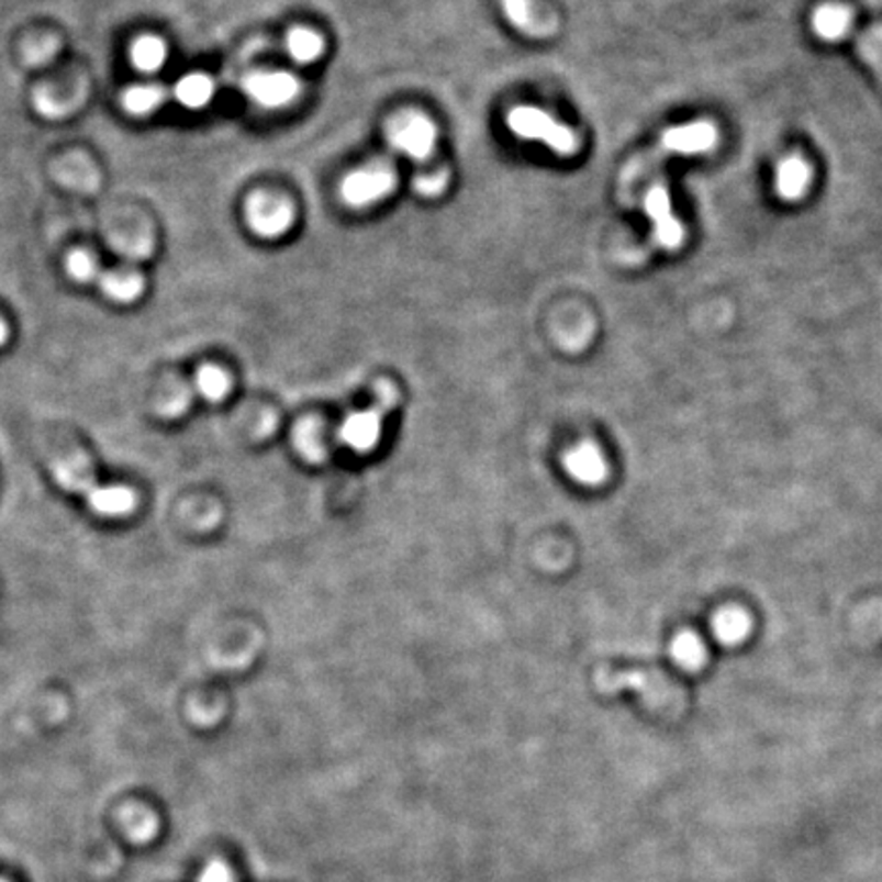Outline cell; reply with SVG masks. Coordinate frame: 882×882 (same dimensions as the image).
I'll return each mask as SVG.
<instances>
[{
    "instance_id": "6da1fadb",
    "label": "cell",
    "mask_w": 882,
    "mask_h": 882,
    "mask_svg": "<svg viewBox=\"0 0 882 882\" xmlns=\"http://www.w3.org/2000/svg\"><path fill=\"white\" fill-rule=\"evenodd\" d=\"M52 478L64 491L85 496L90 511H94L101 517H125L133 513L137 505L135 492L127 487L97 482L88 468L87 460L80 456L59 458L52 464Z\"/></svg>"
},
{
    "instance_id": "7a4b0ae2",
    "label": "cell",
    "mask_w": 882,
    "mask_h": 882,
    "mask_svg": "<svg viewBox=\"0 0 882 882\" xmlns=\"http://www.w3.org/2000/svg\"><path fill=\"white\" fill-rule=\"evenodd\" d=\"M715 144H717V130L710 121H694L689 125L672 127V130L665 131V135L660 137V142L648 156H644L637 161L636 166L632 168V174L627 176V180L637 182L644 174L650 172L654 166H658L660 159L703 154V152H711Z\"/></svg>"
},
{
    "instance_id": "3957f363",
    "label": "cell",
    "mask_w": 882,
    "mask_h": 882,
    "mask_svg": "<svg viewBox=\"0 0 882 882\" xmlns=\"http://www.w3.org/2000/svg\"><path fill=\"white\" fill-rule=\"evenodd\" d=\"M506 125L515 137L548 145L558 156H572L579 152V135L574 130L537 107H515L506 115Z\"/></svg>"
},
{
    "instance_id": "277c9868",
    "label": "cell",
    "mask_w": 882,
    "mask_h": 882,
    "mask_svg": "<svg viewBox=\"0 0 882 882\" xmlns=\"http://www.w3.org/2000/svg\"><path fill=\"white\" fill-rule=\"evenodd\" d=\"M387 137L392 147L406 158L425 161L432 158L437 144V127L429 116L403 113L389 123Z\"/></svg>"
},
{
    "instance_id": "5b68a950",
    "label": "cell",
    "mask_w": 882,
    "mask_h": 882,
    "mask_svg": "<svg viewBox=\"0 0 882 882\" xmlns=\"http://www.w3.org/2000/svg\"><path fill=\"white\" fill-rule=\"evenodd\" d=\"M397 187V174L387 166H370L344 178L339 194L351 209H364L389 197Z\"/></svg>"
},
{
    "instance_id": "8992f818",
    "label": "cell",
    "mask_w": 882,
    "mask_h": 882,
    "mask_svg": "<svg viewBox=\"0 0 882 882\" xmlns=\"http://www.w3.org/2000/svg\"><path fill=\"white\" fill-rule=\"evenodd\" d=\"M644 211L651 221L654 242L665 249H679L684 242V227L672 211L670 192L666 189L665 182H654L650 189L646 190Z\"/></svg>"
},
{
    "instance_id": "52a82bcc",
    "label": "cell",
    "mask_w": 882,
    "mask_h": 882,
    "mask_svg": "<svg viewBox=\"0 0 882 882\" xmlns=\"http://www.w3.org/2000/svg\"><path fill=\"white\" fill-rule=\"evenodd\" d=\"M246 221L249 230L264 239H275L289 232L294 223V209L287 199L275 194H254L246 204Z\"/></svg>"
},
{
    "instance_id": "ba28073f",
    "label": "cell",
    "mask_w": 882,
    "mask_h": 882,
    "mask_svg": "<svg viewBox=\"0 0 882 882\" xmlns=\"http://www.w3.org/2000/svg\"><path fill=\"white\" fill-rule=\"evenodd\" d=\"M244 90L260 107L280 109L301 94V82L289 72H256L247 76Z\"/></svg>"
},
{
    "instance_id": "9c48e42d",
    "label": "cell",
    "mask_w": 882,
    "mask_h": 882,
    "mask_svg": "<svg viewBox=\"0 0 882 882\" xmlns=\"http://www.w3.org/2000/svg\"><path fill=\"white\" fill-rule=\"evenodd\" d=\"M566 475L582 487H599L609 477V466L603 451L594 444H579L568 449L562 458Z\"/></svg>"
},
{
    "instance_id": "30bf717a",
    "label": "cell",
    "mask_w": 882,
    "mask_h": 882,
    "mask_svg": "<svg viewBox=\"0 0 882 882\" xmlns=\"http://www.w3.org/2000/svg\"><path fill=\"white\" fill-rule=\"evenodd\" d=\"M382 406H370L366 411L351 413L339 427V439L354 451H370L382 437Z\"/></svg>"
},
{
    "instance_id": "8fae6325",
    "label": "cell",
    "mask_w": 882,
    "mask_h": 882,
    "mask_svg": "<svg viewBox=\"0 0 882 882\" xmlns=\"http://www.w3.org/2000/svg\"><path fill=\"white\" fill-rule=\"evenodd\" d=\"M811 185V166L801 156L782 159L777 168L774 187L782 201H801Z\"/></svg>"
},
{
    "instance_id": "7c38bea8",
    "label": "cell",
    "mask_w": 882,
    "mask_h": 882,
    "mask_svg": "<svg viewBox=\"0 0 882 882\" xmlns=\"http://www.w3.org/2000/svg\"><path fill=\"white\" fill-rule=\"evenodd\" d=\"M811 25L819 40L829 42V44L841 42L848 35H852V11L844 4H824L813 13Z\"/></svg>"
},
{
    "instance_id": "4fadbf2b",
    "label": "cell",
    "mask_w": 882,
    "mask_h": 882,
    "mask_svg": "<svg viewBox=\"0 0 882 882\" xmlns=\"http://www.w3.org/2000/svg\"><path fill=\"white\" fill-rule=\"evenodd\" d=\"M215 97V82L204 74H187L172 88V99L189 111L204 109Z\"/></svg>"
},
{
    "instance_id": "5bb4252c",
    "label": "cell",
    "mask_w": 882,
    "mask_h": 882,
    "mask_svg": "<svg viewBox=\"0 0 882 882\" xmlns=\"http://www.w3.org/2000/svg\"><path fill=\"white\" fill-rule=\"evenodd\" d=\"M102 294L119 304L135 303L144 292V278L130 270H111L99 278Z\"/></svg>"
},
{
    "instance_id": "9a60e30c",
    "label": "cell",
    "mask_w": 882,
    "mask_h": 882,
    "mask_svg": "<svg viewBox=\"0 0 882 882\" xmlns=\"http://www.w3.org/2000/svg\"><path fill=\"white\" fill-rule=\"evenodd\" d=\"M711 629H713L715 639L722 641L724 646H736V644H741L748 637L750 629H752V622H750V615L744 609L727 607L722 609L713 617Z\"/></svg>"
},
{
    "instance_id": "2e32d148",
    "label": "cell",
    "mask_w": 882,
    "mask_h": 882,
    "mask_svg": "<svg viewBox=\"0 0 882 882\" xmlns=\"http://www.w3.org/2000/svg\"><path fill=\"white\" fill-rule=\"evenodd\" d=\"M168 94L159 85H137L123 92L121 104L131 116H149L166 102Z\"/></svg>"
},
{
    "instance_id": "e0dca14e",
    "label": "cell",
    "mask_w": 882,
    "mask_h": 882,
    "mask_svg": "<svg viewBox=\"0 0 882 882\" xmlns=\"http://www.w3.org/2000/svg\"><path fill=\"white\" fill-rule=\"evenodd\" d=\"M168 59V47L154 35L139 37L131 47V64L137 72L156 74L164 68Z\"/></svg>"
},
{
    "instance_id": "ac0fdd59",
    "label": "cell",
    "mask_w": 882,
    "mask_h": 882,
    "mask_svg": "<svg viewBox=\"0 0 882 882\" xmlns=\"http://www.w3.org/2000/svg\"><path fill=\"white\" fill-rule=\"evenodd\" d=\"M670 656L680 668H684L689 672L699 670L701 666H705V662H707L705 644L693 632H680L679 636L672 639Z\"/></svg>"
},
{
    "instance_id": "d6986e66",
    "label": "cell",
    "mask_w": 882,
    "mask_h": 882,
    "mask_svg": "<svg viewBox=\"0 0 882 882\" xmlns=\"http://www.w3.org/2000/svg\"><path fill=\"white\" fill-rule=\"evenodd\" d=\"M194 391L209 403H221L232 391V378L225 370H221L219 366L209 364V366H203L197 372Z\"/></svg>"
},
{
    "instance_id": "ffe728a7",
    "label": "cell",
    "mask_w": 882,
    "mask_h": 882,
    "mask_svg": "<svg viewBox=\"0 0 882 882\" xmlns=\"http://www.w3.org/2000/svg\"><path fill=\"white\" fill-rule=\"evenodd\" d=\"M121 825L125 836L135 844H147L158 834V819L154 813L135 805L121 813Z\"/></svg>"
},
{
    "instance_id": "44dd1931",
    "label": "cell",
    "mask_w": 882,
    "mask_h": 882,
    "mask_svg": "<svg viewBox=\"0 0 882 882\" xmlns=\"http://www.w3.org/2000/svg\"><path fill=\"white\" fill-rule=\"evenodd\" d=\"M287 52L297 64H311L321 58V54L325 52V42L315 31L299 27L290 31L287 37Z\"/></svg>"
},
{
    "instance_id": "7402d4cb",
    "label": "cell",
    "mask_w": 882,
    "mask_h": 882,
    "mask_svg": "<svg viewBox=\"0 0 882 882\" xmlns=\"http://www.w3.org/2000/svg\"><path fill=\"white\" fill-rule=\"evenodd\" d=\"M292 439H294V448L303 456L304 460L317 462L325 456V449H327L325 442L327 439H325L323 427L319 425L317 421H304V423H301L297 427L294 435H292Z\"/></svg>"
},
{
    "instance_id": "603a6c76",
    "label": "cell",
    "mask_w": 882,
    "mask_h": 882,
    "mask_svg": "<svg viewBox=\"0 0 882 882\" xmlns=\"http://www.w3.org/2000/svg\"><path fill=\"white\" fill-rule=\"evenodd\" d=\"M501 9L513 27L527 31L529 35H544L542 25L537 23L532 0H501Z\"/></svg>"
},
{
    "instance_id": "cb8c5ba5",
    "label": "cell",
    "mask_w": 882,
    "mask_h": 882,
    "mask_svg": "<svg viewBox=\"0 0 882 882\" xmlns=\"http://www.w3.org/2000/svg\"><path fill=\"white\" fill-rule=\"evenodd\" d=\"M858 54L867 62L868 66L879 76L882 85V25H877L872 30L862 31L858 37Z\"/></svg>"
},
{
    "instance_id": "d4e9b609",
    "label": "cell",
    "mask_w": 882,
    "mask_h": 882,
    "mask_svg": "<svg viewBox=\"0 0 882 882\" xmlns=\"http://www.w3.org/2000/svg\"><path fill=\"white\" fill-rule=\"evenodd\" d=\"M66 272L72 278L74 282H80V284H88V282L101 278L99 261L87 249H76L68 256Z\"/></svg>"
},
{
    "instance_id": "484cf974",
    "label": "cell",
    "mask_w": 882,
    "mask_h": 882,
    "mask_svg": "<svg viewBox=\"0 0 882 882\" xmlns=\"http://www.w3.org/2000/svg\"><path fill=\"white\" fill-rule=\"evenodd\" d=\"M446 187H448V172L446 170L423 174V176H417V180H415V190L420 192L421 197H427V199L439 197L446 190Z\"/></svg>"
},
{
    "instance_id": "4316f807",
    "label": "cell",
    "mask_w": 882,
    "mask_h": 882,
    "mask_svg": "<svg viewBox=\"0 0 882 882\" xmlns=\"http://www.w3.org/2000/svg\"><path fill=\"white\" fill-rule=\"evenodd\" d=\"M197 882H235V879H233L232 868L221 860H213L203 868Z\"/></svg>"
},
{
    "instance_id": "83f0119b",
    "label": "cell",
    "mask_w": 882,
    "mask_h": 882,
    "mask_svg": "<svg viewBox=\"0 0 882 882\" xmlns=\"http://www.w3.org/2000/svg\"><path fill=\"white\" fill-rule=\"evenodd\" d=\"M7 337H9V332H7V325L0 321V347L7 344Z\"/></svg>"
},
{
    "instance_id": "f1b7e54d",
    "label": "cell",
    "mask_w": 882,
    "mask_h": 882,
    "mask_svg": "<svg viewBox=\"0 0 882 882\" xmlns=\"http://www.w3.org/2000/svg\"><path fill=\"white\" fill-rule=\"evenodd\" d=\"M0 882H4V881H0Z\"/></svg>"
}]
</instances>
